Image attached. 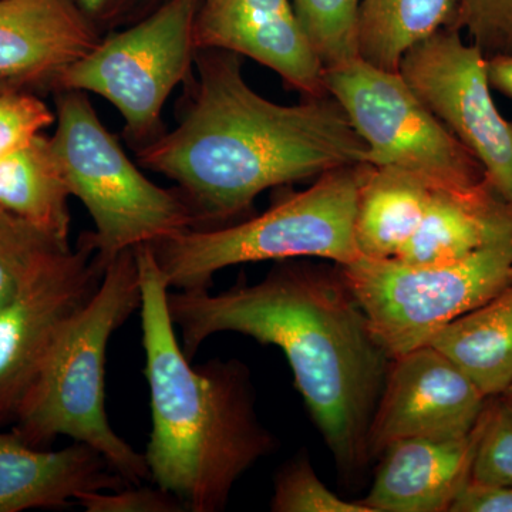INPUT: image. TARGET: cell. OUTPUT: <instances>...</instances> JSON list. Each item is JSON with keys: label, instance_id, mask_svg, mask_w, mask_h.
Wrapping results in <instances>:
<instances>
[{"label": "cell", "instance_id": "cell-15", "mask_svg": "<svg viewBox=\"0 0 512 512\" xmlns=\"http://www.w3.org/2000/svg\"><path fill=\"white\" fill-rule=\"evenodd\" d=\"M128 485L89 444L46 450L0 431V512L72 507L84 494Z\"/></svg>", "mask_w": 512, "mask_h": 512}, {"label": "cell", "instance_id": "cell-34", "mask_svg": "<svg viewBox=\"0 0 512 512\" xmlns=\"http://www.w3.org/2000/svg\"><path fill=\"white\" fill-rule=\"evenodd\" d=\"M0 84H5V83H0ZM8 86H9V84H8Z\"/></svg>", "mask_w": 512, "mask_h": 512}, {"label": "cell", "instance_id": "cell-2", "mask_svg": "<svg viewBox=\"0 0 512 512\" xmlns=\"http://www.w3.org/2000/svg\"><path fill=\"white\" fill-rule=\"evenodd\" d=\"M194 64L183 120L137 160L177 184L195 229L238 222L269 188L366 163L365 140L329 93L282 106L248 86L237 53L198 49Z\"/></svg>", "mask_w": 512, "mask_h": 512}, {"label": "cell", "instance_id": "cell-12", "mask_svg": "<svg viewBox=\"0 0 512 512\" xmlns=\"http://www.w3.org/2000/svg\"><path fill=\"white\" fill-rule=\"evenodd\" d=\"M488 397L443 353L421 346L392 357L367 434L369 456L404 439H460L483 416Z\"/></svg>", "mask_w": 512, "mask_h": 512}, {"label": "cell", "instance_id": "cell-3", "mask_svg": "<svg viewBox=\"0 0 512 512\" xmlns=\"http://www.w3.org/2000/svg\"><path fill=\"white\" fill-rule=\"evenodd\" d=\"M134 251L153 420L144 453L150 483L174 495L185 512L224 511L235 484L278 443L256 414L244 363L191 365L168 312L170 288L153 249L140 245Z\"/></svg>", "mask_w": 512, "mask_h": 512}, {"label": "cell", "instance_id": "cell-30", "mask_svg": "<svg viewBox=\"0 0 512 512\" xmlns=\"http://www.w3.org/2000/svg\"><path fill=\"white\" fill-rule=\"evenodd\" d=\"M490 86L512 97V56H497L487 60Z\"/></svg>", "mask_w": 512, "mask_h": 512}, {"label": "cell", "instance_id": "cell-33", "mask_svg": "<svg viewBox=\"0 0 512 512\" xmlns=\"http://www.w3.org/2000/svg\"><path fill=\"white\" fill-rule=\"evenodd\" d=\"M205 2H210V0H205Z\"/></svg>", "mask_w": 512, "mask_h": 512}, {"label": "cell", "instance_id": "cell-17", "mask_svg": "<svg viewBox=\"0 0 512 512\" xmlns=\"http://www.w3.org/2000/svg\"><path fill=\"white\" fill-rule=\"evenodd\" d=\"M512 242V205L485 180L467 190H433L419 228L399 261L430 265L457 261Z\"/></svg>", "mask_w": 512, "mask_h": 512}, {"label": "cell", "instance_id": "cell-8", "mask_svg": "<svg viewBox=\"0 0 512 512\" xmlns=\"http://www.w3.org/2000/svg\"><path fill=\"white\" fill-rule=\"evenodd\" d=\"M326 92L367 146L366 163L414 175L433 190L487 180L483 165L416 96L399 72L357 59L325 70Z\"/></svg>", "mask_w": 512, "mask_h": 512}, {"label": "cell", "instance_id": "cell-13", "mask_svg": "<svg viewBox=\"0 0 512 512\" xmlns=\"http://www.w3.org/2000/svg\"><path fill=\"white\" fill-rule=\"evenodd\" d=\"M194 43L264 64L303 97L328 94L325 69L289 0H210L195 18Z\"/></svg>", "mask_w": 512, "mask_h": 512}, {"label": "cell", "instance_id": "cell-10", "mask_svg": "<svg viewBox=\"0 0 512 512\" xmlns=\"http://www.w3.org/2000/svg\"><path fill=\"white\" fill-rule=\"evenodd\" d=\"M399 73L512 205V123L495 106L483 53L444 26L403 56Z\"/></svg>", "mask_w": 512, "mask_h": 512}, {"label": "cell", "instance_id": "cell-22", "mask_svg": "<svg viewBox=\"0 0 512 512\" xmlns=\"http://www.w3.org/2000/svg\"><path fill=\"white\" fill-rule=\"evenodd\" d=\"M360 0H293V10L323 69L359 57Z\"/></svg>", "mask_w": 512, "mask_h": 512}, {"label": "cell", "instance_id": "cell-20", "mask_svg": "<svg viewBox=\"0 0 512 512\" xmlns=\"http://www.w3.org/2000/svg\"><path fill=\"white\" fill-rule=\"evenodd\" d=\"M70 197L50 138L40 134L0 158V208L66 242L72 224Z\"/></svg>", "mask_w": 512, "mask_h": 512}, {"label": "cell", "instance_id": "cell-19", "mask_svg": "<svg viewBox=\"0 0 512 512\" xmlns=\"http://www.w3.org/2000/svg\"><path fill=\"white\" fill-rule=\"evenodd\" d=\"M431 191L414 175L370 164L357 194L353 222L360 256L396 258L416 234Z\"/></svg>", "mask_w": 512, "mask_h": 512}, {"label": "cell", "instance_id": "cell-6", "mask_svg": "<svg viewBox=\"0 0 512 512\" xmlns=\"http://www.w3.org/2000/svg\"><path fill=\"white\" fill-rule=\"evenodd\" d=\"M56 121L53 150L70 192L96 225L80 241L104 269L127 249L197 228L181 192L158 187L138 170L101 123L86 93L59 90Z\"/></svg>", "mask_w": 512, "mask_h": 512}, {"label": "cell", "instance_id": "cell-16", "mask_svg": "<svg viewBox=\"0 0 512 512\" xmlns=\"http://www.w3.org/2000/svg\"><path fill=\"white\" fill-rule=\"evenodd\" d=\"M483 417V416H481ZM481 419L460 439H404L380 454L365 500L372 512H450L471 480Z\"/></svg>", "mask_w": 512, "mask_h": 512}, {"label": "cell", "instance_id": "cell-7", "mask_svg": "<svg viewBox=\"0 0 512 512\" xmlns=\"http://www.w3.org/2000/svg\"><path fill=\"white\" fill-rule=\"evenodd\" d=\"M387 356L421 346L448 323L512 285V242L446 264H407L360 256L339 265Z\"/></svg>", "mask_w": 512, "mask_h": 512}, {"label": "cell", "instance_id": "cell-27", "mask_svg": "<svg viewBox=\"0 0 512 512\" xmlns=\"http://www.w3.org/2000/svg\"><path fill=\"white\" fill-rule=\"evenodd\" d=\"M53 123L55 114L45 101L22 87L0 84V158L25 147Z\"/></svg>", "mask_w": 512, "mask_h": 512}, {"label": "cell", "instance_id": "cell-24", "mask_svg": "<svg viewBox=\"0 0 512 512\" xmlns=\"http://www.w3.org/2000/svg\"><path fill=\"white\" fill-rule=\"evenodd\" d=\"M274 512H372L330 491L313 470L308 454H299L281 467L274 480Z\"/></svg>", "mask_w": 512, "mask_h": 512}, {"label": "cell", "instance_id": "cell-1", "mask_svg": "<svg viewBox=\"0 0 512 512\" xmlns=\"http://www.w3.org/2000/svg\"><path fill=\"white\" fill-rule=\"evenodd\" d=\"M181 348L194 359L215 333L235 332L285 353L339 473L355 481L369 467L370 421L390 357L379 345L340 266L279 261L261 282L227 291H168Z\"/></svg>", "mask_w": 512, "mask_h": 512}, {"label": "cell", "instance_id": "cell-4", "mask_svg": "<svg viewBox=\"0 0 512 512\" xmlns=\"http://www.w3.org/2000/svg\"><path fill=\"white\" fill-rule=\"evenodd\" d=\"M136 251L127 249L104 271L99 289L63 329L12 424L29 446L60 436L89 444L130 485L150 483L146 458L110 426L106 413V355L113 333L141 308Z\"/></svg>", "mask_w": 512, "mask_h": 512}, {"label": "cell", "instance_id": "cell-25", "mask_svg": "<svg viewBox=\"0 0 512 512\" xmlns=\"http://www.w3.org/2000/svg\"><path fill=\"white\" fill-rule=\"evenodd\" d=\"M448 26L466 33L487 60L512 56V0H454Z\"/></svg>", "mask_w": 512, "mask_h": 512}, {"label": "cell", "instance_id": "cell-11", "mask_svg": "<svg viewBox=\"0 0 512 512\" xmlns=\"http://www.w3.org/2000/svg\"><path fill=\"white\" fill-rule=\"evenodd\" d=\"M106 269L92 249H66L37 268L0 305V429L12 426L74 313L99 289Z\"/></svg>", "mask_w": 512, "mask_h": 512}, {"label": "cell", "instance_id": "cell-5", "mask_svg": "<svg viewBox=\"0 0 512 512\" xmlns=\"http://www.w3.org/2000/svg\"><path fill=\"white\" fill-rule=\"evenodd\" d=\"M369 167L335 168L319 175L308 190L279 198L258 217L190 229L150 245L168 288L210 291L217 272L252 262L315 256L352 264L360 258L353 234L357 194Z\"/></svg>", "mask_w": 512, "mask_h": 512}, {"label": "cell", "instance_id": "cell-31", "mask_svg": "<svg viewBox=\"0 0 512 512\" xmlns=\"http://www.w3.org/2000/svg\"><path fill=\"white\" fill-rule=\"evenodd\" d=\"M113 0H79V6L90 20L106 18ZM94 23V22H93Z\"/></svg>", "mask_w": 512, "mask_h": 512}, {"label": "cell", "instance_id": "cell-28", "mask_svg": "<svg viewBox=\"0 0 512 512\" xmlns=\"http://www.w3.org/2000/svg\"><path fill=\"white\" fill-rule=\"evenodd\" d=\"M77 504L87 512H185L174 495L154 484L84 494Z\"/></svg>", "mask_w": 512, "mask_h": 512}, {"label": "cell", "instance_id": "cell-21", "mask_svg": "<svg viewBox=\"0 0 512 512\" xmlns=\"http://www.w3.org/2000/svg\"><path fill=\"white\" fill-rule=\"evenodd\" d=\"M454 0H360L357 47L365 62L399 72L403 56L450 25Z\"/></svg>", "mask_w": 512, "mask_h": 512}, {"label": "cell", "instance_id": "cell-29", "mask_svg": "<svg viewBox=\"0 0 512 512\" xmlns=\"http://www.w3.org/2000/svg\"><path fill=\"white\" fill-rule=\"evenodd\" d=\"M450 512H512V485L470 480L451 505Z\"/></svg>", "mask_w": 512, "mask_h": 512}, {"label": "cell", "instance_id": "cell-14", "mask_svg": "<svg viewBox=\"0 0 512 512\" xmlns=\"http://www.w3.org/2000/svg\"><path fill=\"white\" fill-rule=\"evenodd\" d=\"M96 25L74 0H0V83L52 84L99 45Z\"/></svg>", "mask_w": 512, "mask_h": 512}, {"label": "cell", "instance_id": "cell-26", "mask_svg": "<svg viewBox=\"0 0 512 512\" xmlns=\"http://www.w3.org/2000/svg\"><path fill=\"white\" fill-rule=\"evenodd\" d=\"M471 481L512 485V403L503 397L487 404L481 417Z\"/></svg>", "mask_w": 512, "mask_h": 512}, {"label": "cell", "instance_id": "cell-32", "mask_svg": "<svg viewBox=\"0 0 512 512\" xmlns=\"http://www.w3.org/2000/svg\"><path fill=\"white\" fill-rule=\"evenodd\" d=\"M503 399L508 400V402L512 403V383L510 384V387H508L507 390H505V393L503 394Z\"/></svg>", "mask_w": 512, "mask_h": 512}, {"label": "cell", "instance_id": "cell-23", "mask_svg": "<svg viewBox=\"0 0 512 512\" xmlns=\"http://www.w3.org/2000/svg\"><path fill=\"white\" fill-rule=\"evenodd\" d=\"M66 249L69 242L0 208V305L37 268Z\"/></svg>", "mask_w": 512, "mask_h": 512}, {"label": "cell", "instance_id": "cell-9", "mask_svg": "<svg viewBox=\"0 0 512 512\" xmlns=\"http://www.w3.org/2000/svg\"><path fill=\"white\" fill-rule=\"evenodd\" d=\"M197 0H168L123 32L67 67L57 90L94 93L109 100L124 120V136L136 150L165 133V101L190 77L194 64Z\"/></svg>", "mask_w": 512, "mask_h": 512}, {"label": "cell", "instance_id": "cell-18", "mask_svg": "<svg viewBox=\"0 0 512 512\" xmlns=\"http://www.w3.org/2000/svg\"><path fill=\"white\" fill-rule=\"evenodd\" d=\"M488 399L512 383V285L490 301L448 323L431 338Z\"/></svg>", "mask_w": 512, "mask_h": 512}]
</instances>
